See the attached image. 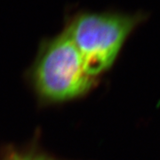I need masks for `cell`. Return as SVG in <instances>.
Listing matches in <instances>:
<instances>
[{
    "label": "cell",
    "instance_id": "obj_1",
    "mask_svg": "<svg viewBox=\"0 0 160 160\" xmlns=\"http://www.w3.org/2000/svg\"><path fill=\"white\" fill-rule=\"evenodd\" d=\"M146 18L142 12H78L64 31L79 52L86 73L94 78L111 66L126 38Z\"/></svg>",
    "mask_w": 160,
    "mask_h": 160
},
{
    "label": "cell",
    "instance_id": "obj_2",
    "mask_svg": "<svg viewBox=\"0 0 160 160\" xmlns=\"http://www.w3.org/2000/svg\"><path fill=\"white\" fill-rule=\"evenodd\" d=\"M36 79L43 95L64 101L86 92L93 78L86 73L78 49L63 31L46 46L37 68Z\"/></svg>",
    "mask_w": 160,
    "mask_h": 160
},
{
    "label": "cell",
    "instance_id": "obj_3",
    "mask_svg": "<svg viewBox=\"0 0 160 160\" xmlns=\"http://www.w3.org/2000/svg\"><path fill=\"white\" fill-rule=\"evenodd\" d=\"M8 160H41L39 158H29V157H20V156H15L12 157Z\"/></svg>",
    "mask_w": 160,
    "mask_h": 160
}]
</instances>
